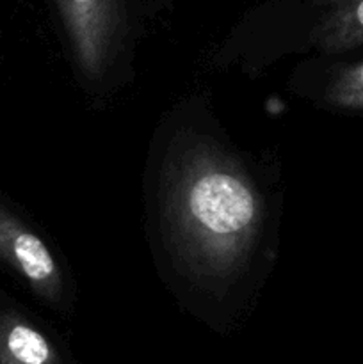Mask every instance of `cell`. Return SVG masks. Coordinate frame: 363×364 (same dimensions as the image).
I'll return each instance as SVG.
<instances>
[{
    "mask_svg": "<svg viewBox=\"0 0 363 364\" xmlns=\"http://www.w3.org/2000/svg\"><path fill=\"white\" fill-rule=\"evenodd\" d=\"M171 244L199 281L223 283L251 255L262 224V201L244 171L209 144L185 149L166 183Z\"/></svg>",
    "mask_w": 363,
    "mask_h": 364,
    "instance_id": "obj_1",
    "label": "cell"
},
{
    "mask_svg": "<svg viewBox=\"0 0 363 364\" xmlns=\"http://www.w3.org/2000/svg\"><path fill=\"white\" fill-rule=\"evenodd\" d=\"M82 71L100 78L112 59L121 27L120 0H57Z\"/></svg>",
    "mask_w": 363,
    "mask_h": 364,
    "instance_id": "obj_2",
    "label": "cell"
},
{
    "mask_svg": "<svg viewBox=\"0 0 363 364\" xmlns=\"http://www.w3.org/2000/svg\"><path fill=\"white\" fill-rule=\"evenodd\" d=\"M0 256L20 272L41 297L57 302L63 295V274L45 242L0 208Z\"/></svg>",
    "mask_w": 363,
    "mask_h": 364,
    "instance_id": "obj_3",
    "label": "cell"
},
{
    "mask_svg": "<svg viewBox=\"0 0 363 364\" xmlns=\"http://www.w3.org/2000/svg\"><path fill=\"white\" fill-rule=\"evenodd\" d=\"M313 39L322 52L337 55L363 46V0H322Z\"/></svg>",
    "mask_w": 363,
    "mask_h": 364,
    "instance_id": "obj_4",
    "label": "cell"
},
{
    "mask_svg": "<svg viewBox=\"0 0 363 364\" xmlns=\"http://www.w3.org/2000/svg\"><path fill=\"white\" fill-rule=\"evenodd\" d=\"M0 359L4 364H60L50 341L16 316L0 322Z\"/></svg>",
    "mask_w": 363,
    "mask_h": 364,
    "instance_id": "obj_5",
    "label": "cell"
},
{
    "mask_svg": "<svg viewBox=\"0 0 363 364\" xmlns=\"http://www.w3.org/2000/svg\"><path fill=\"white\" fill-rule=\"evenodd\" d=\"M327 107L345 114H363V55L333 66L324 85Z\"/></svg>",
    "mask_w": 363,
    "mask_h": 364,
    "instance_id": "obj_6",
    "label": "cell"
}]
</instances>
